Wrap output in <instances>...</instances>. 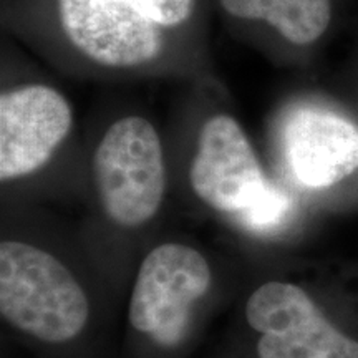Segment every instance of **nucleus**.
I'll return each instance as SVG.
<instances>
[{
    "label": "nucleus",
    "mask_w": 358,
    "mask_h": 358,
    "mask_svg": "<svg viewBox=\"0 0 358 358\" xmlns=\"http://www.w3.org/2000/svg\"><path fill=\"white\" fill-rule=\"evenodd\" d=\"M0 312L22 332L60 343L82 332L90 308L83 289L64 264L34 245L3 241Z\"/></svg>",
    "instance_id": "1"
},
{
    "label": "nucleus",
    "mask_w": 358,
    "mask_h": 358,
    "mask_svg": "<svg viewBox=\"0 0 358 358\" xmlns=\"http://www.w3.org/2000/svg\"><path fill=\"white\" fill-rule=\"evenodd\" d=\"M98 198L111 221L136 227L158 213L166 191L163 146L153 124L127 116L111 124L93 158Z\"/></svg>",
    "instance_id": "2"
},
{
    "label": "nucleus",
    "mask_w": 358,
    "mask_h": 358,
    "mask_svg": "<svg viewBox=\"0 0 358 358\" xmlns=\"http://www.w3.org/2000/svg\"><path fill=\"white\" fill-rule=\"evenodd\" d=\"M211 285L208 262L196 249L163 244L148 254L138 272L129 322L156 343L173 347L185 337L191 307Z\"/></svg>",
    "instance_id": "3"
},
{
    "label": "nucleus",
    "mask_w": 358,
    "mask_h": 358,
    "mask_svg": "<svg viewBox=\"0 0 358 358\" xmlns=\"http://www.w3.org/2000/svg\"><path fill=\"white\" fill-rule=\"evenodd\" d=\"M245 317L262 334L261 358H358V342L338 332L297 285L264 284L250 295Z\"/></svg>",
    "instance_id": "4"
},
{
    "label": "nucleus",
    "mask_w": 358,
    "mask_h": 358,
    "mask_svg": "<svg viewBox=\"0 0 358 358\" xmlns=\"http://www.w3.org/2000/svg\"><path fill=\"white\" fill-rule=\"evenodd\" d=\"M64 34L90 60L134 69L163 50V27L133 0H57Z\"/></svg>",
    "instance_id": "5"
},
{
    "label": "nucleus",
    "mask_w": 358,
    "mask_h": 358,
    "mask_svg": "<svg viewBox=\"0 0 358 358\" xmlns=\"http://www.w3.org/2000/svg\"><path fill=\"white\" fill-rule=\"evenodd\" d=\"M189 181L203 203L234 217L271 187L244 129L229 115H216L204 123Z\"/></svg>",
    "instance_id": "6"
},
{
    "label": "nucleus",
    "mask_w": 358,
    "mask_h": 358,
    "mask_svg": "<svg viewBox=\"0 0 358 358\" xmlns=\"http://www.w3.org/2000/svg\"><path fill=\"white\" fill-rule=\"evenodd\" d=\"M73 113L66 98L47 85L30 83L0 96V178L29 176L47 164L69 136Z\"/></svg>",
    "instance_id": "7"
},
{
    "label": "nucleus",
    "mask_w": 358,
    "mask_h": 358,
    "mask_svg": "<svg viewBox=\"0 0 358 358\" xmlns=\"http://www.w3.org/2000/svg\"><path fill=\"white\" fill-rule=\"evenodd\" d=\"M280 153L295 182L327 189L358 169V127L334 111L297 108L282 124Z\"/></svg>",
    "instance_id": "8"
},
{
    "label": "nucleus",
    "mask_w": 358,
    "mask_h": 358,
    "mask_svg": "<svg viewBox=\"0 0 358 358\" xmlns=\"http://www.w3.org/2000/svg\"><path fill=\"white\" fill-rule=\"evenodd\" d=\"M229 15L241 20H259L287 42L303 47L317 42L332 22L330 0H219Z\"/></svg>",
    "instance_id": "9"
},
{
    "label": "nucleus",
    "mask_w": 358,
    "mask_h": 358,
    "mask_svg": "<svg viewBox=\"0 0 358 358\" xmlns=\"http://www.w3.org/2000/svg\"><path fill=\"white\" fill-rule=\"evenodd\" d=\"M290 211V201L279 187L271 185L266 194L252 208L236 216V221L248 231L257 234H268L279 229Z\"/></svg>",
    "instance_id": "10"
},
{
    "label": "nucleus",
    "mask_w": 358,
    "mask_h": 358,
    "mask_svg": "<svg viewBox=\"0 0 358 358\" xmlns=\"http://www.w3.org/2000/svg\"><path fill=\"white\" fill-rule=\"evenodd\" d=\"M150 19L166 29L181 25L191 17L196 0H133Z\"/></svg>",
    "instance_id": "11"
}]
</instances>
